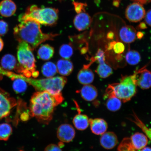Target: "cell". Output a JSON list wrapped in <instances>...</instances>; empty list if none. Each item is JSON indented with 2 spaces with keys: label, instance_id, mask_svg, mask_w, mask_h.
<instances>
[{
  "label": "cell",
  "instance_id": "obj_1",
  "mask_svg": "<svg viewBox=\"0 0 151 151\" xmlns=\"http://www.w3.org/2000/svg\"><path fill=\"white\" fill-rule=\"evenodd\" d=\"M63 100L61 93L54 94L47 91L36 92L30 100V116L41 123L48 124L52 119L56 107Z\"/></svg>",
  "mask_w": 151,
  "mask_h": 151
},
{
  "label": "cell",
  "instance_id": "obj_2",
  "mask_svg": "<svg viewBox=\"0 0 151 151\" xmlns=\"http://www.w3.org/2000/svg\"><path fill=\"white\" fill-rule=\"evenodd\" d=\"M20 23L14 28V35L18 42L27 43L33 50L43 42L53 40L58 34H45L41 29L40 24L27 19L19 21Z\"/></svg>",
  "mask_w": 151,
  "mask_h": 151
},
{
  "label": "cell",
  "instance_id": "obj_3",
  "mask_svg": "<svg viewBox=\"0 0 151 151\" xmlns=\"http://www.w3.org/2000/svg\"><path fill=\"white\" fill-rule=\"evenodd\" d=\"M17 57L19 68L17 73H22L24 76L36 78L39 72L36 70L35 60L32 50L27 43L19 42L17 47Z\"/></svg>",
  "mask_w": 151,
  "mask_h": 151
},
{
  "label": "cell",
  "instance_id": "obj_4",
  "mask_svg": "<svg viewBox=\"0 0 151 151\" xmlns=\"http://www.w3.org/2000/svg\"><path fill=\"white\" fill-rule=\"evenodd\" d=\"M58 18V9L52 7L40 8L36 5H32L19 17V20H33L40 24L52 26L55 25Z\"/></svg>",
  "mask_w": 151,
  "mask_h": 151
},
{
  "label": "cell",
  "instance_id": "obj_5",
  "mask_svg": "<svg viewBox=\"0 0 151 151\" xmlns=\"http://www.w3.org/2000/svg\"><path fill=\"white\" fill-rule=\"evenodd\" d=\"M137 86L131 75L122 76L120 83L109 85L105 95L116 96L124 103H126L136 94Z\"/></svg>",
  "mask_w": 151,
  "mask_h": 151
},
{
  "label": "cell",
  "instance_id": "obj_6",
  "mask_svg": "<svg viewBox=\"0 0 151 151\" xmlns=\"http://www.w3.org/2000/svg\"><path fill=\"white\" fill-rule=\"evenodd\" d=\"M20 77L32 86L37 91H47L54 94L61 93L67 82V78L63 77L41 79L27 78L22 75H21Z\"/></svg>",
  "mask_w": 151,
  "mask_h": 151
},
{
  "label": "cell",
  "instance_id": "obj_7",
  "mask_svg": "<svg viewBox=\"0 0 151 151\" xmlns=\"http://www.w3.org/2000/svg\"><path fill=\"white\" fill-rule=\"evenodd\" d=\"M17 104V101L0 88V120L10 114L11 109Z\"/></svg>",
  "mask_w": 151,
  "mask_h": 151
},
{
  "label": "cell",
  "instance_id": "obj_8",
  "mask_svg": "<svg viewBox=\"0 0 151 151\" xmlns=\"http://www.w3.org/2000/svg\"><path fill=\"white\" fill-rule=\"evenodd\" d=\"M97 61L99 63L96 72L102 78H107L112 75L113 70L112 68L105 62L104 52L101 49L98 50L95 56L92 59V63Z\"/></svg>",
  "mask_w": 151,
  "mask_h": 151
},
{
  "label": "cell",
  "instance_id": "obj_9",
  "mask_svg": "<svg viewBox=\"0 0 151 151\" xmlns=\"http://www.w3.org/2000/svg\"><path fill=\"white\" fill-rule=\"evenodd\" d=\"M137 86L143 90L151 88V71L144 67L136 71L131 75Z\"/></svg>",
  "mask_w": 151,
  "mask_h": 151
},
{
  "label": "cell",
  "instance_id": "obj_10",
  "mask_svg": "<svg viewBox=\"0 0 151 151\" xmlns=\"http://www.w3.org/2000/svg\"><path fill=\"white\" fill-rule=\"evenodd\" d=\"M146 12L141 4L134 3L129 5L126 9V18L129 22H137L140 21L145 17Z\"/></svg>",
  "mask_w": 151,
  "mask_h": 151
},
{
  "label": "cell",
  "instance_id": "obj_11",
  "mask_svg": "<svg viewBox=\"0 0 151 151\" xmlns=\"http://www.w3.org/2000/svg\"><path fill=\"white\" fill-rule=\"evenodd\" d=\"M76 132L74 128L70 124H64L58 127L57 132L58 138L62 142L69 143L74 138Z\"/></svg>",
  "mask_w": 151,
  "mask_h": 151
},
{
  "label": "cell",
  "instance_id": "obj_12",
  "mask_svg": "<svg viewBox=\"0 0 151 151\" xmlns=\"http://www.w3.org/2000/svg\"><path fill=\"white\" fill-rule=\"evenodd\" d=\"M91 22V18L86 11L77 14L73 20V24L75 27L79 31H83L88 29L90 27Z\"/></svg>",
  "mask_w": 151,
  "mask_h": 151
},
{
  "label": "cell",
  "instance_id": "obj_13",
  "mask_svg": "<svg viewBox=\"0 0 151 151\" xmlns=\"http://www.w3.org/2000/svg\"><path fill=\"white\" fill-rule=\"evenodd\" d=\"M100 143L102 147L106 150L114 148L118 142L117 137L114 132H106L101 135Z\"/></svg>",
  "mask_w": 151,
  "mask_h": 151
},
{
  "label": "cell",
  "instance_id": "obj_14",
  "mask_svg": "<svg viewBox=\"0 0 151 151\" xmlns=\"http://www.w3.org/2000/svg\"><path fill=\"white\" fill-rule=\"evenodd\" d=\"M137 31L135 28L131 26L122 27L119 32V37L121 40L126 43L133 42L137 37Z\"/></svg>",
  "mask_w": 151,
  "mask_h": 151
},
{
  "label": "cell",
  "instance_id": "obj_15",
  "mask_svg": "<svg viewBox=\"0 0 151 151\" xmlns=\"http://www.w3.org/2000/svg\"><path fill=\"white\" fill-rule=\"evenodd\" d=\"M78 113L74 116L73 119V123L76 128L80 131H84L89 125V119L86 114L81 113L80 107L76 102H75Z\"/></svg>",
  "mask_w": 151,
  "mask_h": 151
},
{
  "label": "cell",
  "instance_id": "obj_16",
  "mask_svg": "<svg viewBox=\"0 0 151 151\" xmlns=\"http://www.w3.org/2000/svg\"><path fill=\"white\" fill-rule=\"evenodd\" d=\"M89 124L92 133L97 135H102L106 132L108 128L107 122L101 118L90 119Z\"/></svg>",
  "mask_w": 151,
  "mask_h": 151
},
{
  "label": "cell",
  "instance_id": "obj_17",
  "mask_svg": "<svg viewBox=\"0 0 151 151\" xmlns=\"http://www.w3.org/2000/svg\"><path fill=\"white\" fill-rule=\"evenodd\" d=\"M17 7L12 0H3L0 2V14L4 17H9L16 13Z\"/></svg>",
  "mask_w": 151,
  "mask_h": 151
},
{
  "label": "cell",
  "instance_id": "obj_18",
  "mask_svg": "<svg viewBox=\"0 0 151 151\" xmlns=\"http://www.w3.org/2000/svg\"><path fill=\"white\" fill-rule=\"evenodd\" d=\"M88 65H84V67L79 71L77 78L79 82L82 84H90L93 82L94 75L92 71L89 69Z\"/></svg>",
  "mask_w": 151,
  "mask_h": 151
},
{
  "label": "cell",
  "instance_id": "obj_19",
  "mask_svg": "<svg viewBox=\"0 0 151 151\" xmlns=\"http://www.w3.org/2000/svg\"><path fill=\"white\" fill-rule=\"evenodd\" d=\"M133 146L135 150H141L146 147L148 143V138L145 134L136 133L130 138Z\"/></svg>",
  "mask_w": 151,
  "mask_h": 151
},
{
  "label": "cell",
  "instance_id": "obj_20",
  "mask_svg": "<svg viewBox=\"0 0 151 151\" xmlns=\"http://www.w3.org/2000/svg\"><path fill=\"white\" fill-rule=\"evenodd\" d=\"M81 97L85 101H93L98 96V91L95 86L92 85H85L80 91Z\"/></svg>",
  "mask_w": 151,
  "mask_h": 151
},
{
  "label": "cell",
  "instance_id": "obj_21",
  "mask_svg": "<svg viewBox=\"0 0 151 151\" xmlns=\"http://www.w3.org/2000/svg\"><path fill=\"white\" fill-rule=\"evenodd\" d=\"M2 67L6 70H14L17 72L19 67V64L17 62L16 58L12 55H5L1 60Z\"/></svg>",
  "mask_w": 151,
  "mask_h": 151
},
{
  "label": "cell",
  "instance_id": "obj_22",
  "mask_svg": "<svg viewBox=\"0 0 151 151\" xmlns=\"http://www.w3.org/2000/svg\"><path fill=\"white\" fill-rule=\"evenodd\" d=\"M56 67L58 73L64 76L69 75L73 70V63L67 59L59 60L57 63Z\"/></svg>",
  "mask_w": 151,
  "mask_h": 151
},
{
  "label": "cell",
  "instance_id": "obj_23",
  "mask_svg": "<svg viewBox=\"0 0 151 151\" xmlns=\"http://www.w3.org/2000/svg\"><path fill=\"white\" fill-rule=\"evenodd\" d=\"M14 81L13 88L17 93H21L25 92L27 89V82L21 78L20 75L15 74L14 78L11 79Z\"/></svg>",
  "mask_w": 151,
  "mask_h": 151
},
{
  "label": "cell",
  "instance_id": "obj_24",
  "mask_svg": "<svg viewBox=\"0 0 151 151\" xmlns=\"http://www.w3.org/2000/svg\"><path fill=\"white\" fill-rule=\"evenodd\" d=\"M54 49L49 45H43L41 46L37 52L39 58L43 60L50 59L54 55Z\"/></svg>",
  "mask_w": 151,
  "mask_h": 151
},
{
  "label": "cell",
  "instance_id": "obj_25",
  "mask_svg": "<svg viewBox=\"0 0 151 151\" xmlns=\"http://www.w3.org/2000/svg\"><path fill=\"white\" fill-rule=\"evenodd\" d=\"M106 96L108 97L106 102L107 109L112 112H116L119 110L122 106L121 100L114 96Z\"/></svg>",
  "mask_w": 151,
  "mask_h": 151
},
{
  "label": "cell",
  "instance_id": "obj_26",
  "mask_svg": "<svg viewBox=\"0 0 151 151\" xmlns=\"http://www.w3.org/2000/svg\"><path fill=\"white\" fill-rule=\"evenodd\" d=\"M57 68L52 62H47L42 66V73L43 75L48 78L54 76L57 72Z\"/></svg>",
  "mask_w": 151,
  "mask_h": 151
},
{
  "label": "cell",
  "instance_id": "obj_27",
  "mask_svg": "<svg viewBox=\"0 0 151 151\" xmlns=\"http://www.w3.org/2000/svg\"><path fill=\"white\" fill-rule=\"evenodd\" d=\"M126 62L129 65H135L140 61L141 57L139 53L135 50H130L126 53L125 56Z\"/></svg>",
  "mask_w": 151,
  "mask_h": 151
},
{
  "label": "cell",
  "instance_id": "obj_28",
  "mask_svg": "<svg viewBox=\"0 0 151 151\" xmlns=\"http://www.w3.org/2000/svg\"><path fill=\"white\" fill-rule=\"evenodd\" d=\"M12 133V128L10 124L7 123L0 124V140H8Z\"/></svg>",
  "mask_w": 151,
  "mask_h": 151
},
{
  "label": "cell",
  "instance_id": "obj_29",
  "mask_svg": "<svg viewBox=\"0 0 151 151\" xmlns=\"http://www.w3.org/2000/svg\"><path fill=\"white\" fill-rule=\"evenodd\" d=\"M133 116L134 119H132V121L136 125L140 128L148 138L151 141V129L147 127L144 123L139 119L135 113L133 114Z\"/></svg>",
  "mask_w": 151,
  "mask_h": 151
},
{
  "label": "cell",
  "instance_id": "obj_30",
  "mask_svg": "<svg viewBox=\"0 0 151 151\" xmlns=\"http://www.w3.org/2000/svg\"><path fill=\"white\" fill-rule=\"evenodd\" d=\"M73 53V47L69 44L62 45L59 50V54L62 58L65 59H69Z\"/></svg>",
  "mask_w": 151,
  "mask_h": 151
},
{
  "label": "cell",
  "instance_id": "obj_31",
  "mask_svg": "<svg viewBox=\"0 0 151 151\" xmlns=\"http://www.w3.org/2000/svg\"><path fill=\"white\" fill-rule=\"evenodd\" d=\"M108 50H110L113 49L115 53L120 54L123 53L125 50V46L122 42L113 41L109 43L108 45Z\"/></svg>",
  "mask_w": 151,
  "mask_h": 151
},
{
  "label": "cell",
  "instance_id": "obj_32",
  "mask_svg": "<svg viewBox=\"0 0 151 151\" xmlns=\"http://www.w3.org/2000/svg\"><path fill=\"white\" fill-rule=\"evenodd\" d=\"M118 151H136L132 145L131 139L129 138H125L123 139L118 147Z\"/></svg>",
  "mask_w": 151,
  "mask_h": 151
},
{
  "label": "cell",
  "instance_id": "obj_33",
  "mask_svg": "<svg viewBox=\"0 0 151 151\" xmlns=\"http://www.w3.org/2000/svg\"><path fill=\"white\" fill-rule=\"evenodd\" d=\"M8 31V24L4 21L0 20V36H3L6 35Z\"/></svg>",
  "mask_w": 151,
  "mask_h": 151
},
{
  "label": "cell",
  "instance_id": "obj_34",
  "mask_svg": "<svg viewBox=\"0 0 151 151\" xmlns=\"http://www.w3.org/2000/svg\"><path fill=\"white\" fill-rule=\"evenodd\" d=\"M73 4L74 5L76 12L77 14L86 11L85 9L87 6L86 4L73 1Z\"/></svg>",
  "mask_w": 151,
  "mask_h": 151
},
{
  "label": "cell",
  "instance_id": "obj_35",
  "mask_svg": "<svg viewBox=\"0 0 151 151\" xmlns=\"http://www.w3.org/2000/svg\"><path fill=\"white\" fill-rule=\"evenodd\" d=\"M44 151H62L59 146L54 144H51L47 146Z\"/></svg>",
  "mask_w": 151,
  "mask_h": 151
},
{
  "label": "cell",
  "instance_id": "obj_36",
  "mask_svg": "<svg viewBox=\"0 0 151 151\" xmlns=\"http://www.w3.org/2000/svg\"><path fill=\"white\" fill-rule=\"evenodd\" d=\"M31 116L29 113V112L25 111L22 112L21 114L20 118V120L23 122H26L29 120V116Z\"/></svg>",
  "mask_w": 151,
  "mask_h": 151
},
{
  "label": "cell",
  "instance_id": "obj_37",
  "mask_svg": "<svg viewBox=\"0 0 151 151\" xmlns=\"http://www.w3.org/2000/svg\"><path fill=\"white\" fill-rule=\"evenodd\" d=\"M145 17V22L149 26H151V9L147 12Z\"/></svg>",
  "mask_w": 151,
  "mask_h": 151
},
{
  "label": "cell",
  "instance_id": "obj_38",
  "mask_svg": "<svg viewBox=\"0 0 151 151\" xmlns=\"http://www.w3.org/2000/svg\"><path fill=\"white\" fill-rule=\"evenodd\" d=\"M147 28L146 23H145L144 22H142L138 26L137 28L139 29H146Z\"/></svg>",
  "mask_w": 151,
  "mask_h": 151
},
{
  "label": "cell",
  "instance_id": "obj_39",
  "mask_svg": "<svg viewBox=\"0 0 151 151\" xmlns=\"http://www.w3.org/2000/svg\"><path fill=\"white\" fill-rule=\"evenodd\" d=\"M120 3V0H114L113 2V4L114 6L118 7L119 6Z\"/></svg>",
  "mask_w": 151,
  "mask_h": 151
},
{
  "label": "cell",
  "instance_id": "obj_40",
  "mask_svg": "<svg viewBox=\"0 0 151 151\" xmlns=\"http://www.w3.org/2000/svg\"><path fill=\"white\" fill-rule=\"evenodd\" d=\"M143 36V34L142 32H139L137 34V37L139 39H141L142 38Z\"/></svg>",
  "mask_w": 151,
  "mask_h": 151
},
{
  "label": "cell",
  "instance_id": "obj_41",
  "mask_svg": "<svg viewBox=\"0 0 151 151\" xmlns=\"http://www.w3.org/2000/svg\"><path fill=\"white\" fill-rule=\"evenodd\" d=\"M4 47V42L3 41L1 38H0V52L2 50Z\"/></svg>",
  "mask_w": 151,
  "mask_h": 151
},
{
  "label": "cell",
  "instance_id": "obj_42",
  "mask_svg": "<svg viewBox=\"0 0 151 151\" xmlns=\"http://www.w3.org/2000/svg\"><path fill=\"white\" fill-rule=\"evenodd\" d=\"M114 33L112 32H109L107 35V37L109 38V39H113V37H114Z\"/></svg>",
  "mask_w": 151,
  "mask_h": 151
},
{
  "label": "cell",
  "instance_id": "obj_43",
  "mask_svg": "<svg viewBox=\"0 0 151 151\" xmlns=\"http://www.w3.org/2000/svg\"><path fill=\"white\" fill-rule=\"evenodd\" d=\"M141 151H151V148L150 147H145L141 150Z\"/></svg>",
  "mask_w": 151,
  "mask_h": 151
},
{
  "label": "cell",
  "instance_id": "obj_44",
  "mask_svg": "<svg viewBox=\"0 0 151 151\" xmlns=\"http://www.w3.org/2000/svg\"><path fill=\"white\" fill-rule=\"evenodd\" d=\"M19 151H24V150H20Z\"/></svg>",
  "mask_w": 151,
  "mask_h": 151
}]
</instances>
